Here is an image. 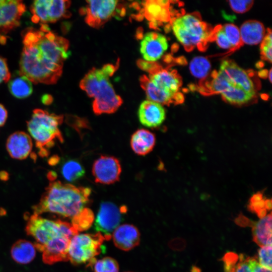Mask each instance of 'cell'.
Masks as SVG:
<instances>
[{
    "instance_id": "6da1fadb",
    "label": "cell",
    "mask_w": 272,
    "mask_h": 272,
    "mask_svg": "<svg viewBox=\"0 0 272 272\" xmlns=\"http://www.w3.org/2000/svg\"><path fill=\"white\" fill-rule=\"evenodd\" d=\"M23 44L19 73L32 83L55 84L69 56V41L51 32L47 24H41L39 29L23 32Z\"/></svg>"
},
{
    "instance_id": "7a4b0ae2",
    "label": "cell",
    "mask_w": 272,
    "mask_h": 272,
    "mask_svg": "<svg viewBox=\"0 0 272 272\" xmlns=\"http://www.w3.org/2000/svg\"><path fill=\"white\" fill-rule=\"evenodd\" d=\"M51 181L38 203L33 207V214L49 213L72 219L85 208L89 201L90 188Z\"/></svg>"
},
{
    "instance_id": "3957f363",
    "label": "cell",
    "mask_w": 272,
    "mask_h": 272,
    "mask_svg": "<svg viewBox=\"0 0 272 272\" xmlns=\"http://www.w3.org/2000/svg\"><path fill=\"white\" fill-rule=\"evenodd\" d=\"M118 64H107L101 68H92L80 82V87L94 98L92 108L97 115L113 113L122 104V99L116 94L109 81Z\"/></svg>"
},
{
    "instance_id": "277c9868",
    "label": "cell",
    "mask_w": 272,
    "mask_h": 272,
    "mask_svg": "<svg viewBox=\"0 0 272 272\" xmlns=\"http://www.w3.org/2000/svg\"><path fill=\"white\" fill-rule=\"evenodd\" d=\"M171 24L177 39L188 52L194 48L205 51L212 41L213 28L202 20L198 12L179 15Z\"/></svg>"
},
{
    "instance_id": "5b68a950",
    "label": "cell",
    "mask_w": 272,
    "mask_h": 272,
    "mask_svg": "<svg viewBox=\"0 0 272 272\" xmlns=\"http://www.w3.org/2000/svg\"><path fill=\"white\" fill-rule=\"evenodd\" d=\"M63 118L62 115L50 113L41 109L33 110L27 123V129L42 156L48 154L47 150L54 145L55 141H63L59 130Z\"/></svg>"
},
{
    "instance_id": "8992f818",
    "label": "cell",
    "mask_w": 272,
    "mask_h": 272,
    "mask_svg": "<svg viewBox=\"0 0 272 272\" xmlns=\"http://www.w3.org/2000/svg\"><path fill=\"white\" fill-rule=\"evenodd\" d=\"M26 231L35 240L36 249L57 238H72L79 233L70 223L60 220H51L34 214L27 219Z\"/></svg>"
},
{
    "instance_id": "52a82bcc",
    "label": "cell",
    "mask_w": 272,
    "mask_h": 272,
    "mask_svg": "<svg viewBox=\"0 0 272 272\" xmlns=\"http://www.w3.org/2000/svg\"><path fill=\"white\" fill-rule=\"evenodd\" d=\"M111 238L98 232L94 234H77L70 242L68 260L74 265L87 263L88 265H92L96 260L95 257L102 250L103 242Z\"/></svg>"
},
{
    "instance_id": "ba28073f",
    "label": "cell",
    "mask_w": 272,
    "mask_h": 272,
    "mask_svg": "<svg viewBox=\"0 0 272 272\" xmlns=\"http://www.w3.org/2000/svg\"><path fill=\"white\" fill-rule=\"evenodd\" d=\"M137 64L141 69L149 74L148 78L158 88L166 93L175 95L182 85V79L177 71L164 69L156 62L139 59Z\"/></svg>"
},
{
    "instance_id": "9c48e42d",
    "label": "cell",
    "mask_w": 272,
    "mask_h": 272,
    "mask_svg": "<svg viewBox=\"0 0 272 272\" xmlns=\"http://www.w3.org/2000/svg\"><path fill=\"white\" fill-rule=\"evenodd\" d=\"M71 1L64 0H37L31 6L32 21L47 24L70 16Z\"/></svg>"
},
{
    "instance_id": "30bf717a",
    "label": "cell",
    "mask_w": 272,
    "mask_h": 272,
    "mask_svg": "<svg viewBox=\"0 0 272 272\" xmlns=\"http://www.w3.org/2000/svg\"><path fill=\"white\" fill-rule=\"evenodd\" d=\"M117 1H88L82 12L86 23L91 27L98 28L106 23L117 12L124 13Z\"/></svg>"
},
{
    "instance_id": "8fae6325",
    "label": "cell",
    "mask_w": 272,
    "mask_h": 272,
    "mask_svg": "<svg viewBox=\"0 0 272 272\" xmlns=\"http://www.w3.org/2000/svg\"><path fill=\"white\" fill-rule=\"evenodd\" d=\"M126 211L124 206L119 208L111 202H102L95 220V230L105 236L111 237V233L119 226L122 215Z\"/></svg>"
},
{
    "instance_id": "7c38bea8",
    "label": "cell",
    "mask_w": 272,
    "mask_h": 272,
    "mask_svg": "<svg viewBox=\"0 0 272 272\" xmlns=\"http://www.w3.org/2000/svg\"><path fill=\"white\" fill-rule=\"evenodd\" d=\"M92 171L96 182L110 184L119 180L121 167L116 158L102 155L94 162Z\"/></svg>"
},
{
    "instance_id": "4fadbf2b",
    "label": "cell",
    "mask_w": 272,
    "mask_h": 272,
    "mask_svg": "<svg viewBox=\"0 0 272 272\" xmlns=\"http://www.w3.org/2000/svg\"><path fill=\"white\" fill-rule=\"evenodd\" d=\"M26 11L22 1L0 0V33H6L18 27Z\"/></svg>"
},
{
    "instance_id": "5bb4252c",
    "label": "cell",
    "mask_w": 272,
    "mask_h": 272,
    "mask_svg": "<svg viewBox=\"0 0 272 272\" xmlns=\"http://www.w3.org/2000/svg\"><path fill=\"white\" fill-rule=\"evenodd\" d=\"M219 71L233 86L241 88L247 93L256 96V88L250 76L234 61L224 60L221 63Z\"/></svg>"
},
{
    "instance_id": "9a60e30c",
    "label": "cell",
    "mask_w": 272,
    "mask_h": 272,
    "mask_svg": "<svg viewBox=\"0 0 272 272\" xmlns=\"http://www.w3.org/2000/svg\"><path fill=\"white\" fill-rule=\"evenodd\" d=\"M168 47L167 39L165 36L159 33L150 32L143 36L140 50L143 60L156 62L161 57Z\"/></svg>"
},
{
    "instance_id": "2e32d148",
    "label": "cell",
    "mask_w": 272,
    "mask_h": 272,
    "mask_svg": "<svg viewBox=\"0 0 272 272\" xmlns=\"http://www.w3.org/2000/svg\"><path fill=\"white\" fill-rule=\"evenodd\" d=\"M168 1H146L142 5L140 13L149 21L150 26L156 27L161 23L172 20Z\"/></svg>"
},
{
    "instance_id": "e0dca14e",
    "label": "cell",
    "mask_w": 272,
    "mask_h": 272,
    "mask_svg": "<svg viewBox=\"0 0 272 272\" xmlns=\"http://www.w3.org/2000/svg\"><path fill=\"white\" fill-rule=\"evenodd\" d=\"M72 238L60 237L37 249L42 253V260L47 264H53L68 260L67 252Z\"/></svg>"
},
{
    "instance_id": "ac0fdd59",
    "label": "cell",
    "mask_w": 272,
    "mask_h": 272,
    "mask_svg": "<svg viewBox=\"0 0 272 272\" xmlns=\"http://www.w3.org/2000/svg\"><path fill=\"white\" fill-rule=\"evenodd\" d=\"M140 84L145 91L148 100L160 104L170 105L171 104L177 105L184 102L183 95L178 92L172 95L156 87L149 79L148 77L143 75L140 78Z\"/></svg>"
},
{
    "instance_id": "d6986e66",
    "label": "cell",
    "mask_w": 272,
    "mask_h": 272,
    "mask_svg": "<svg viewBox=\"0 0 272 272\" xmlns=\"http://www.w3.org/2000/svg\"><path fill=\"white\" fill-rule=\"evenodd\" d=\"M33 148L32 139L24 131H16L7 139L6 148L10 156L15 159L23 160L30 155Z\"/></svg>"
},
{
    "instance_id": "ffe728a7",
    "label": "cell",
    "mask_w": 272,
    "mask_h": 272,
    "mask_svg": "<svg viewBox=\"0 0 272 272\" xmlns=\"http://www.w3.org/2000/svg\"><path fill=\"white\" fill-rule=\"evenodd\" d=\"M140 122L148 127H155L160 125L166 117L163 106L158 103L150 100L143 101L138 110Z\"/></svg>"
},
{
    "instance_id": "44dd1931",
    "label": "cell",
    "mask_w": 272,
    "mask_h": 272,
    "mask_svg": "<svg viewBox=\"0 0 272 272\" xmlns=\"http://www.w3.org/2000/svg\"><path fill=\"white\" fill-rule=\"evenodd\" d=\"M112 239L115 246L118 249L129 251L139 244L140 233L135 226L124 224L115 229L113 232Z\"/></svg>"
},
{
    "instance_id": "7402d4cb",
    "label": "cell",
    "mask_w": 272,
    "mask_h": 272,
    "mask_svg": "<svg viewBox=\"0 0 272 272\" xmlns=\"http://www.w3.org/2000/svg\"><path fill=\"white\" fill-rule=\"evenodd\" d=\"M247 226L252 228L253 241L260 247L271 245V213L267 214L255 222L248 221Z\"/></svg>"
},
{
    "instance_id": "603a6c76",
    "label": "cell",
    "mask_w": 272,
    "mask_h": 272,
    "mask_svg": "<svg viewBox=\"0 0 272 272\" xmlns=\"http://www.w3.org/2000/svg\"><path fill=\"white\" fill-rule=\"evenodd\" d=\"M243 44L257 45L261 42L265 35L264 25L257 20H248L244 22L239 29Z\"/></svg>"
},
{
    "instance_id": "cb8c5ba5",
    "label": "cell",
    "mask_w": 272,
    "mask_h": 272,
    "mask_svg": "<svg viewBox=\"0 0 272 272\" xmlns=\"http://www.w3.org/2000/svg\"><path fill=\"white\" fill-rule=\"evenodd\" d=\"M156 143L155 134L145 129H139L131 135L130 146L137 154L144 156L153 149Z\"/></svg>"
},
{
    "instance_id": "d4e9b609",
    "label": "cell",
    "mask_w": 272,
    "mask_h": 272,
    "mask_svg": "<svg viewBox=\"0 0 272 272\" xmlns=\"http://www.w3.org/2000/svg\"><path fill=\"white\" fill-rule=\"evenodd\" d=\"M36 248L34 244L29 241L20 239L11 248V255L13 260L20 264H27L35 257Z\"/></svg>"
},
{
    "instance_id": "484cf974",
    "label": "cell",
    "mask_w": 272,
    "mask_h": 272,
    "mask_svg": "<svg viewBox=\"0 0 272 272\" xmlns=\"http://www.w3.org/2000/svg\"><path fill=\"white\" fill-rule=\"evenodd\" d=\"M250 258L244 254L227 252L222 258L224 272H252Z\"/></svg>"
},
{
    "instance_id": "4316f807",
    "label": "cell",
    "mask_w": 272,
    "mask_h": 272,
    "mask_svg": "<svg viewBox=\"0 0 272 272\" xmlns=\"http://www.w3.org/2000/svg\"><path fill=\"white\" fill-rule=\"evenodd\" d=\"M8 84L11 94L18 99H24L29 96L33 92L32 82L26 77L20 75L10 80Z\"/></svg>"
},
{
    "instance_id": "83f0119b",
    "label": "cell",
    "mask_w": 272,
    "mask_h": 272,
    "mask_svg": "<svg viewBox=\"0 0 272 272\" xmlns=\"http://www.w3.org/2000/svg\"><path fill=\"white\" fill-rule=\"evenodd\" d=\"M223 99L227 102L233 104L242 105L247 104L255 100L256 96L249 94L243 89L232 87L227 91L221 94Z\"/></svg>"
},
{
    "instance_id": "f1b7e54d",
    "label": "cell",
    "mask_w": 272,
    "mask_h": 272,
    "mask_svg": "<svg viewBox=\"0 0 272 272\" xmlns=\"http://www.w3.org/2000/svg\"><path fill=\"white\" fill-rule=\"evenodd\" d=\"M62 177L69 182H74L82 177L85 174V170L82 165L77 161L69 160L66 161L61 168Z\"/></svg>"
},
{
    "instance_id": "f546056e",
    "label": "cell",
    "mask_w": 272,
    "mask_h": 272,
    "mask_svg": "<svg viewBox=\"0 0 272 272\" xmlns=\"http://www.w3.org/2000/svg\"><path fill=\"white\" fill-rule=\"evenodd\" d=\"M71 220V224L79 232L88 230L91 226L94 221V215L91 210L84 208Z\"/></svg>"
},
{
    "instance_id": "4dcf8cb0",
    "label": "cell",
    "mask_w": 272,
    "mask_h": 272,
    "mask_svg": "<svg viewBox=\"0 0 272 272\" xmlns=\"http://www.w3.org/2000/svg\"><path fill=\"white\" fill-rule=\"evenodd\" d=\"M211 67L209 60L203 56L194 57L189 64V70L192 76L201 80L207 77Z\"/></svg>"
},
{
    "instance_id": "1f68e13d",
    "label": "cell",
    "mask_w": 272,
    "mask_h": 272,
    "mask_svg": "<svg viewBox=\"0 0 272 272\" xmlns=\"http://www.w3.org/2000/svg\"><path fill=\"white\" fill-rule=\"evenodd\" d=\"M222 29L230 43L233 52L243 45L239 29L233 24H226L221 25Z\"/></svg>"
},
{
    "instance_id": "d6a6232c",
    "label": "cell",
    "mask_w": 272,
    "mask_h": 272,
    "mask_svg": "<svg viewBox=\"0 0 272 272\" xmlns=\"http://www.w3.org/2000/svg\"><path fill=\"white\" fill-rule=\"evenodd\" d=\"M94 272H118L119 265L117 261L110 257H105L94 263Z\"/></svg>"
},
{
    "instance_id": "836d02e7",
    "label": "cell",
    "mask_w": 272,
    "mask_h": 272,
    "mask_svg": "<svg viewBox=\"0 0 272 272\" xmlns=\"http://www.w3.org/2000/svg\"><path fill=\"white\" fill-rule=\"evenodd\" d=\"M214 40L220 48L229 50V52H233L232 47L223 32L221 25H218L213 28L212 41Z\"/></svg>"
},
{
    "instance_id": "e575fe53",
    "label": "cell",
    "mask_w": 272,
    "mask_h": 272,
    "mask_svg": "<svg viewBox=\"0 0 272 272\" xmlns=\"http://www.w3.org/2000/svg\"><path fill=\"white\" fill-rule=\"evenodd\" d=\"M267 32L264 38L260 43V55L261 59L271 62L272 52V34L269 28L267 29Z\"/></svg>"
},
{
    "instance_id": "d590c367",
    "label": "cell",
    "mask_w": 272,
    "mask_h": 272,
    "mask_svg": "<svg viewBox=\"0 0 272 272\" xmlns=\"http://www.w3.org/2000/svg\"><path fill=\"white\" fill-rule=\"evenodd\" d=\"M271 245L260 247L258 255L256 256L259 264L263 267L271 270Z\"/></svg>"
},
{
    "instance_id": "8d00e7d4",
    "label": "cell",
    "mask_w": 272,
    "mask_h": 272,
    "mask_svg": "<svg viewBox=\"0 0 272 272\" xmlns=\"http://www.w3.org/2000/svg\"><path fill=\"white\" fill-rule=\"evenodd\" d=\"M228 3L234 12L237 13H244L248 11L252 7L253 1H229Z\"/></svg>"
},
{
    "instance_id": "74e56055",
    "label": "cell",
    "mask_w": 272,
    "mask_h": 272,
    "mask_svg": "<svg viewBox=\"0 0 272 272\" xmlns=\"http://www.w3.org/2000/svg\"><path fill=\"white\" fill-rule=\"evenodd\" d=\"M11 78V74L6 59L0 57V84L8 82Z\"/></svg>"
},
{
    "instance_id": "f35d334b",
    "label": "cell",
    "mask_w": 272,
    "mask_h": 272,
    "mask_svg": "<svg viewBox=\"0 0 272 272\" xmlns=\"http://www.w3.org/2000/svg\"><path fill=\"white\" fill-rule=\"evenodd\" d=\"M249 264L252 272H271V270L261 266L257 261L256 257H250Z\"/></svg>"
},
{
    "instance_id": "ab89813d",
    "label": "cell",
    "mask_w": 272,
    "mask_h": 272,
    "mask_svg": "<svg viewBox=\"0 0 272 272\" xmlns=\"http://www.w3.org/2000/svg\"><path fill=\"white\" fill-rule=\"evenodd\" d=\"M7 117V110L2 104H0V127L5 124Z\"/></svg>"
},
{
    "instance_id": "60d3db41",
    "label": "cell",
    "mask_w": 272,
    "mask_h": 272,
    "mask_svg": "<svg viewBox=\"0 0 272 272\" xmlns=\"http://www.w3.org/2000/svg\"><path fill=\"white\" fill-rule=\"evenodd\" d=\"M41 101L43 104L45 105L50 104L52 101V97L49 94H45L42 96Z\"/></svg>"
},
{
    "instance_id": "b9f144b4",
    "label": "cell",
    "mask_w": 272,
    "mask_h": 272,
    "mask_svg": "<svg viewBox=\"0 0 272 272\" xmlns=\"http://www.w3.org/2000/svg\"><path fill=\"white\" fill-rule=\"evenodd\" d=\"M265 208L268 211L271 209V200L270 199H265Z\"/></svg>"
},
{
    "instance_id": "7bdbcfd3",
    "label": "cell",
    "mask_w": 272,
    "mask_h": 272,
    "mask_svg": "<svg viewBox=\"0 0 272 272\" xmlns=\"http://www.w3.org/2000/svg\"><path fill=\"white\" fill-rule=\"evenodd\" d=\"M271 74H272V72H271V69H270V70L269 71V72L267 74V76L268 77V79H269V82L271 83Z\"/></svg>"
},
{
    "instance_id": "ee69618b",
    "label": "cell",
    "mask_w": 272,
    "mask_h": 272,
    "mask_svg": "<svg viewBox=\"0 0 272 272\" xmlns=\"http://www.w3.org/2000/svg\"><path fill=\"white\" fill-rule=\"evenodd\" d=\"M126 272H131V271H126Z\"/></svg>"
}]
</instances>
